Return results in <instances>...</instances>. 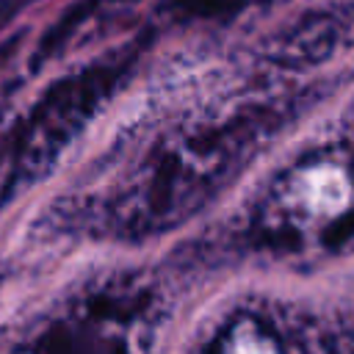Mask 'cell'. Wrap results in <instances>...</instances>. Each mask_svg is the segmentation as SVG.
Listing matches in <instances>:
<instances>
[{
	"label": "cell",
	"mask_w": 354,
	"mask_h": 354,
	"mask_svg": "<svg viewBox=\"0 0 354 354\" xmlns=\"http://www.w3.org/2000/svg\"><path fill=\"white\" fill-rule=\"evenodd\" d=\"M105 77L97 72L50 86L0 138V207L36 185L88 119Z\"/></svg>",
	"instance_id": "obj_1"
}]
</instances>
